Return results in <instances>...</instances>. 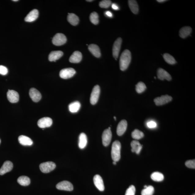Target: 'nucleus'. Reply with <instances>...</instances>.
<instances>
[{
    "mask_svg": "<svg viewBox=\"0 0 195 195\" xmlns=\"http://www.w3.org/2000/svg\"><path fill=\"white\" fill-rule=\"evenodd\" d=\"M131 54L129 50H125L122 52L120 59V69L122 71L127 69L131 62Z\"/></svg>",
    "mask_w": 195,
    "mask_h": 195,
    "instance_id": "obj_1",
    "label": "nucleus"
},
{
    "mask_svg": "<svg viewBox=\"0 0 195 195\" xmlns=\"http://www.w3.org/2000/svg\"><path fill=\"white\" fill-rule=\"evenodd\" d=\"M121 144L119 141H116L113 142L112 146L111 156L114 161H118L121 158Z\"/></svg>",
    "mask_w": 195,
    "mask_h": 195,
    "instance_id": "obj_2",
    "label": "nucleus"
},
{
    "mask_svg": "<svg viewBox=\"0 0 195 195\" xmlns=\"http://www.w3.org/2000/svg\"><path fill=\"white\" fill-rule=\"evenodd\" d=\"M56 164L52 162H47L40 164L39 168L41 171L44 173H48L55 169Z\"/></svg>",
    "mask_w": 195,
    "mask_h": 195,
    "instance_id": "obj_3",
    "label": "nucleus"
},
{
    "mask_svg": "<svg viewBox=\"0 0 195 195\" xmlns=\"http://www.w3.org/2000/svg\"><path fill=\"white\" fill-rule=\"evenodd\" d=\"M67 41V38L64 34L58 33L54 36L52 39V43L54 45L60 46L64 45Z\"/></svg>",
    "mask_w": 195,
    "mask_h": 195,
    "instance_id": "obj_4",
    "label": "nucleus"
},
{
    "mask_svg": "<svg viewBox=\"0 0 195 195\" xmlns=\"http://www.w3.org/2000/svg\"><path fill=\"white\" fill-rule=\"evenodd\" d=\"M100 94V88L98 85L94 86L92 89L90 98V102L92 105L97 103Z\"/></svg>",
    "mask_w": 195,
    "mask_h": 195,
    "instance_id": "obj_5",
    "label": "nucleus"
},
{
    "mask_svg": "<svg viewBox=\"0 0 195 195\" xmlns=\"http://www.w3.org/2000/svg\"><path fill=\"white\" fill-rule=\"evenodd\" d=\"M76 71L73 68H66L62 69L59 73L60 77L63 79L71 78L75 75Z\"/></svg>",
    "mask_w": 195,
    "mask_h": 195,
    "instance_id": "obj_6",
    "label": "nucleus"
},
{
    "mask_svg": "<svg viewBox=\"0 0 195 195\" xmlns=\"http://www.w3.org/2000/svg\"><path fill=\"white\" fill-rule=\"evenodd\" d=\"M56 188L60 190L72 191L73 189V185L69 182L64 181L60 182L56 186Z\"/></svg>",
    "mask_w": 195,
    "mask_h": 195,
    "instance_id": "obj_7",
    "label": "nucleus"
},
{
    "mask_svg": "<svg viewBox=\"0 0 195 195\" xmlns=\"http://www.w3.org/2000/svg\"><path fill=\"white\" fill-rule=\"evenodd\" d=\"M112 137L111 130L108 129L104 130L102 136V143L104 146H107L111 141Z\"/></svg>",
    "mask_w": 195,
    "mask_h": 195,
    "instance_id": "obj_8",
    "label": "nucleus"
},
{
    "mask_svg": "<svg viewBox=\"0 0 195 195\" xmlns=\"http://www.w3.org/2000/svg\"><path fill=\"white\" fill-rule=\"evenodd\" d=\"M172 99L171 96L166 95L156 98L154 100V101L156 105L161 106L168 103L171 101Z\"/></svg>",
    "mask_w": 195,
    "mask_h": 195,
    "instance_id": "obj_9",
    "label": "nucleus"
},
{
    "mask_svg": "<svg viewBox=\"0 0 195 195\" xmlns=\"http://www.w3.org/2000/svg\"><path fill=\"white\" fill-rule=\"evenodd\" d=\"M122 42L121 38H118L114 42L112 49V54L114 57L115 59H117L118 57L120 51L121 47Z\"/></svg>",
    "mask_w": 195,
    "mask_h": 195,
    "instance_id": "obj_10",
    "label": "nucleus"
},
{
    "mask_svg": "<svg viewBox=\"0 0 195 195\" xmlns=\"http://www.w3.org/2000/svg\"><path fill=\"white\" fill-rule=\"evenodd\" d=\"M53 124V120L49 117H44L41 118L37 122L38 126L40 128L49 127Z\"/></svg>",
    "mask_w": 195,
    "mask_h": 195,
    "instance_id": "obj_11",
    "label": "nucleus"
},
{
    "mask_svg": "<svg viewBox=\"0 0 195 195\" xmlns=\"http://www.w3.org/2000/svg\"><path fill=\"white\" fill-rule=\"evenodd\" d=\"M7 99L12 103H17L19 99V94L13 90H9L7 92Z\"/></svg>",
    "mask_w": 195,
    "mask_h": 195,
    "instance_id": "obj_12",
    "label": "nucleus"
},
{
    "mask_svg": "<svg viewBox=\"0 0 195 195\" xmlns=\"http://www.w3.org/2000/svg\"><path fill=\"white\" fill-rule=\"evenodd\" d=\"M93 181L96 188L100 191H103L104 190V186L101 177L99 175L96 174L94 176Z\"/></svg>",
    "mask_w": 195,
    "mask_h": 195,
    "instance_id": "obj_13",
    "label": "nucleus"
},
{
    "mask_svg": "<svg viewBox=\"0 0 195 195\" xmlns=\"http://www.w3.org/2000/svg\"><path fill=\"white\" fill-rule=\"evenodd\" d=\"M13 164L9 161H6L4 162L3 166L0 169V175H3L9 172L13 169Z\"/></svg>",
    "mask_w": 195,
    "mask_h": 195,
    "instance_id": "obj_14",
    "label": "nucleus"
},
{
    "mask_svg": "<svg viewBox=\"0 0 195 195\" xmlns=\"http://www.w3.org/2000/svg\"><path fill=\"white\" fill-rule=\"evenodd\" d=\"M29 94L30 97L34 102H39L41 99V93L35 88H32L30 90Z\"/></svg>",
    "mask_w": 195,
    "mask_h": 195,
    "instance_id": "obj_15",
    "label": "nucleus"
},
{
    "mask_svg": "<svg viewBox=\"0 0 195 195\" xmlns=\"http://www.w3.org/2000/svg\"><path fill=\"white\" fill-rule=\"evenodd\" d=\"M157 75L159 79L161 80H166L168 81H170L172 79L171 76L170 74L161 68L158 69L157 71Z\"/></svg>",
    "mask_w": 195,
    "mask_h": 195,
    "instance_id": "obj_16",
    "label": "nucleus"
},
{
    "mask_svg": "<svg viewBox=\"0 0 195 195\" xmlns=\"http://www.w3.org/2000/svg\"><path fill=\"white\" fill-rule=\"evenodd\" d=\"M127 127V122L125 120L121 121L118 123L117 128V133L119 136H121L126 132Z\"/></svg>",
    "mask_w": 195,
    "mask_h": 195,
    "instance_id": "obj_17",
    "label": "nucleus"
},
{
    "mask_svg": "<svg viewBox=\"0 0 195 195\" xmlns=\"http://www.w3.org/2000/svg\"><path fill=\"white\" fill-rule=\"evenodd\" d=\"M39 16V12L37 9L32 10L25 17V21L28 22H33L37 19Z\"/></svg>",
    "mask_w": 195,
    "mask_h": 195,
    "instance_id": "obj_18",
    "label": "nucleus"
},
{
    "mask_svg": "<svg viewBox=\"0 0 195 195\" xmlns=\"http://www.w3.org/2000/svg\"><path fill=\"white\" fill-rule=\"evenodd\" d=\"M82 59V54L81 52L75 51L70 57L69 61L71 63H77L81 61Z\"/></svg>",
    "mask_w": 195,
    "mask_h": 195,
    "instance_id": "obj_19",
    "label": "nucleus"
},
{
    "mask_svg": "<svg viewBox=\"0 0 195 195\" xmlns=\"http://www.w3.org/2000/svg\"><path fill=\"white\" fill-rule=\"evenodd\" d=\"M88 49L94 57L99 58L101 56L99 46L96 44H90L88 47Z\"/></svg>",
    "mask_w": 195,
    "mask_h": 195,
    "instance_id": "obj_20",
    "label": "nucleus"
},
{
    "mask_svg": "<svg viewBox=\"0 0 195 195\" xmlns=\"http://www.w3.org/2000/svg\"><path fill=\"white\" fill-rule=\"evenodd\" d=\"M63 55V52L61 51H52L49 54V60L50 62H55L61 58Z\"/></svg>",
    "mask_w": 195,
    "mask_h": 195,
    "instance_id": "obj_21",
    "label": "nucleus"
},
{
    "mask_svg": "<svg viewBox=\"0 0 195 195\" xmlns=\"http://www.w3.org/2000/svg\"><path fill=\"white\" fill-rule=\"evenodd\" d=\"M88 139L87 136L84 133L80 134L79 137L78 146L81 149H83L87 145Z\"/></svg>",
    "mask_w": 195,
    "mask_h": 195,
    "instance_id": "obj_22",
    "label": "nucleus"
},
{
    "mask_svg": "<svg viewBox=\"0 0 195 195\" xmlns=\"http://www.w3.org/2000/svg\"><path fill=\"white\" fill-rule=\"evenodd\" d=\"M18 140L20 143L23 146H31L33 144V142L31 139L25 136H20Z\"/></svg>",
    "mask_w": 195,
    "mask_h": 195,
    "instance_id": "obj_23",
    "label": "nucleus"
},
{
    "mask_svg": "<svg viewBox=\"0 0 195 195\" xmlns=\"http://www.w3.org/2000/svg\"><path fill=\"white\" fill-rule=\"evenodd\" d=\"M132 151L135 152L137 154L140 153L142 149V146L137 141L134 140L131 143Z\"/></svg>",
    "mask_w": 195,
    "mask_h": 195,
    "instance_id": "obj_24",
    "label": "nucleus"
},
{
    "mask_svg": "<svg viewBox=\"0 0 195 195\" xmlns=\"http://www.w3.org/2000/svg\"><path fill=\"white\" fill-rule=\"evenodd\" d=\"M192 32V29L190 27H184L180 30L179 35L181 38L185 39L189 36Z\"/></svg>",
    "mask_w": 195,
    "mask_h": 195,
    "instance_id": "obj_25",
    "label": "nucleus"
},
{
    "mask_svg": "<svg viewBox=\"0 0 195 195\" xmlns=\"http://www.w3.org/2000/svg\"><path fill=\"white\" fill-rule=\"evenodd\" d=\"M67 20L73 26L77 25L79 22V18L73 13H68Z\"/></svg>",
    "mask_w": 195,
    "mask_h": 195,
    "instance_id": "obj_26",
    "label": "nucleus"
},
{
    "mask_svg": "<svg viewBox=\"0 0 195 195\" xmlns=\"http://www.w3.org/2000/svg\"><path fill=\"white\" fill-rule=\"evenodd\" d=\"M81 107V104L79 102L75 101L69 104L68 108L70 112L72 113H76Z\"/></svg>",
    "mask_w": 195,
    "mask_h": 195,
    "instance_id": "obj_27",
    "label": "nucleus"
},
{
    "mask_svg": "<svg viewBox=\"0 0 195 195\" xmlns=\"http://www.w3.org/2000/svg\"><path fill=\"white\" fill-rule=\"evenodd\" d=\"M129 6L133 13L137 14L138 13L139 7L137 2L134 0L128 1Z\"/></svg>",
    "mask_w": 195,
    "mask_h": 195,
    "instance_id": "obj_28",
    "label": "nucleus"
},
{
    "mask_svg": "<svg viewBox=\"0 0 195 195\" xmlns=\"http://www.w3.org/2000/svg\"><path fill=\"white\" fill-rule=\"evenodd\" d=\"M17 182L19 184L22 186H27L31 183V180L29 177L27 176H21L18 178Z\"/></svg>",
    "mask_w": 195,
    "mask_h": 195,
    "instance_id": "obj_29",
    "label": "nucleus"
},
{
    "mask_svg": "<svg viewBox=\"0 0 195 195\" xmlns=\"http://www.w3.org/2000/svg\"><path fill=\"white\" fill-rule=\"evenodd\" d=\"M152 179L155 182H162L164 180V176L163 174L159 172L153 173L151 176Z\"/></svg>",
    "mask_w": 195,
    "mask_h": 195,
    "instance_id": "obj_30",
    "label": "nucleus"
},
{
    "mask_svg": "<svg viewBox=\"0 0 195 195\" xmlns=\"http://www.w3.org/2000/svg\"><path fill=\"white\" fill-rule=\"evenodd\" d=\"M163 58L165 61L168 64H174L176 63L175 59L173 56L168 53L164 54Z\"/></svg>",
    "mask_w": 195,
    "mask_h": 195,
    "instance_id": "obj_31",
    "label": "nucleus"
},
{
    "mask_svg": "<svg viewBox=\"0 0 195 195\" xmlns=\"http://www.w3.org/2000/svg\"><path fill=\"white\" fill-rule=\"evenodd\" d=\"M132 136L133 138L136 140H140L144 137L143 133L138 129H135L132 132Z\"/></svg>",
    "mask_w": 195,
    "mask_h": 195,
    "instance_id": "obj_32",
    "label": "nucleus"
},
{
    "mask_svg": "<svg viewBox=\"0 0 195 195\" xmlns=\"http://www.w3.org/2000/svg\"><path fill=\"white\" fill-rule=\"evenodd\" d=\"M90 19V21L94 25H97L99 23V16L96 12H94L91 13Z\"/></svg>",
    "mask_w": 195,
    "mask_h": 195,
    "instance_id": "obj_33",
    "label": "nucleus"
},
{
    "mask_svg": "<svg viewBox=\"0 0 195 195\" xmlns=\"http://www.w3.org/2000/svg\"><path fill=\"white\" fill-rule=\"evenodd\" d=\"M146 89L145 84L142 82H139L136 85V90L138 93H141L145 91Z\"/></svg>",
    "mask_w": 195,
    "mask_h": 195,
    "instance_id": "obj_34",
    "label": "nucleus"
},
{
    "mask_svg": "<svg viewBox=\"0 0 195 195\" xmlns=\"http://www.w3.org/2000/svg\"><path fill=\"white\" fill-rule=\"evenodd\" d=\"M154 189L152 186L147 187L142 191V195H152L154 194Z\"/></svg>",
    "mask_w": 195,
    "mask_h": 195,
    "instance_id": "obj_35",
    "label": "nucleus"
},
{
    "mask_svg": "<svg viewBox=\"0 0 195 195\" xmlns=\"http://www.w3.org/2000/svg\"><path fill=\"white\" fill-rule=\"evenodd\" d=\"M112 2L110 0H104L100 2L99 6L102 8H108L111 5Z\"/></svg>",
    "mask_w": 195,
    "mask_h": 195,
    "instance_id": "obj_36",
    "label": "nucleus"
},
{
    "mask_svg": "<svg viewBox=\"0 0 195 195\" xmlns=\"http://www.w3.org/2000/svg\"><path fill=\"white\" fill-rule=\"evenodd\" d=\"M136 188L133 186H131L126 190L125 195H135Z\"/></svg>",
    "mask_w": 195,
    "mask_h": 195,
    "instance_id": "obj_37",
    "label": "nucleus"
},
{
    "mask_svg": "<svg viewBox=\"0 0 195 195\" xmlns=\"http://www.w3.org/2000/svg\"><path fill=\"white\" fill-rule=\"evenodd\" d=\"M186 165L187 167L190 168H195V159L187 161L186 163Z\"/></svg>",
    "mask_w": 195,
    "mask_h": 195,
    "instance_id": "obj_38",
    "label": "nucleus"
},
{
    "mask_svg": "<svg viewBox=\"0 0 195 195\" xmlns=\"http://www.w3.org/2000/svg\"><path fill=\"white\" fill-rule=\"evenodd\" d=\"M8 70L7 68L3 66H0V74L2 75H6L8 73Z\"/></svg>",
    "mask_w": 195,
    "mask_h": 195,
    "instance_id": "obj_39",
    "label": "nucleus"
},
{
    "mask_svg": "<svg viewBox=\"0 0 195 195\" xmlns=\"http://www.w3.org/2000/svg\"><path fill=\"white\" fill-rule=\"evenodd\" d=\"M147 126L150 128H154L156 127L157 124L155 122L150 121L148 122Z\"/></svg>",
    "mask_w": 195,
    "mask_h": 195,
    "instance_id": "obj_40",
    "label": "nucleus"
},
{
    "mask_svg": "<svg viewBox=\"0 0 195 195\" xmlns=\"http://www.w3.org/2000/svg\"><path fill=\"white\" fill-rule=\"evenodd\" d=\"M112 9H113L114 10H118V6L117 5H116L115 4H112Z\"/></svg>",
    "mask_w": 195,
    "mask_h": 195,
    "instance_id": "obj_41",
    "label": "nucleus"
},
{
    "mask_svg": "<svg viewBox=\"0 0 195 195\" xmlns=\"http://www.w3.org/2000/svg\"><path fill=\"white\" fill-rule=\"evenodd\" d=\"M106 15L109 17H112V14L111 12L107 11L106 12Z\"/></svg>",
    "mask_w": 195,
    "mask_h": 195,
    "instance_id": "obj_42",
    "label": "nucleus"
},
{
    "mask_svg": "<svg viewBox=\"0 0 195 195\" xmlns=\"http://www.w3.org/2000/svg\"><path fill=\"white\" fill-rule=\"evenodd\" d=\"M166 1H166V0H158V1H157L159 2V3L164 2H166Z\"/></svg>",
    "mask_w": 195,
    "mask_h": 195,
    "instance_id": "obj_43",
    "label": "nucleus"
},
{
    "mask_svg": "<svg viewBox=\"0 0 195 195\" xmlns=\"http://www.w3.org/2000/svg\"><path fill=\"white\" fill-rule=\"evenodd\" d=\"M113 164L114 165H116V162L114 161L113 162Z\"/></svg>",
    "mask_w": 195,
    "mask_h": 195,
    "instance_id": "obj_44",
    "label": "nucleus"
},
{
    "mask_svg": "<svg viewBox=\"0 0 195 195\" xmlns=\"http://www.w3.org/2000/svg\"><path fill=\"white\" fill-rule=\"evenodd\" d=\"M92 0H88H88H87V1H88V2H92Z\"/></svg>",
    "mask_w": 195,
    "mask_h": 195,
    "instance_id": "obj_45",
    "label": "nucleus"
},
{
    "mask_svg": "<svg viewBox=\"0 0 195 195\" xmlns=\"http://www.w3.org/2000/svg\"><path fill=\"white\" fill-rule=\"evenodd\" d=\"M13 2H17L18 1H18V0H13Z\"/></svg>",
    "mask_w": 195,
    "mask_h": 195,
    "instance_id": "obj_46",
    "label": "nucleus"
},
{
    "mask_svg": "<svg viewBox=\"0 0 195 195\" xmlns=\"http://www.w3.org/2000/svg\"><path fill=\"white\" fill-rule=\"evenodd\" d=\"M114 120H116V117H115V116H114Z\"/></svg>",
    "mask_w": 195,
    "mask_h": 195,
    "instance_id": "obj_47",
    "label": "nucleus"
},
{
    "mask_svg": "<svg viewBox=\"0 0 195 195\" xmlns=\"http://www.w3.org/2000/svg\"><path fill=\"white\" fill-rule=\"evenodd\" d=\"M1 140H0V144H1Z\"/></svg>",
    "mask_w": 195,
    "mask_h": 195,
    "instance_id": "obj_48",
    "label": "nucleus"
},
{
    "mask_svg": "<svg viewBox=\"0 0 195 195\" xmlns=\"http://www.w3.org/2000/svg\"><path fill=\"white\" fill-rule=\"evenodd\" d=\"M193 195H195V194Z\"/></svg>",
    "mask_w": 195,
    "mask_h": 195,
    "instance_id": "obj_49",
    "label": "nucleus"
}]
</instances>
